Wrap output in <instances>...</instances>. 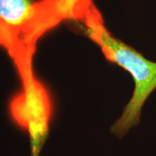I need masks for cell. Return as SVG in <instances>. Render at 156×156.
Masks as SVG:
<instances>
[{
	"label": "cell",
	"mask_w": 156,
	"mask_h": 156,
	"mask_svg": "<svg viewBox=\"0 0 156 156\" xmlns=\"http://www.w3.org/2000/svg\"><path fill=\"white\" fill-rule=\"evenodd\" d=\"M83 25L87 36L101 48L107 61L123 68L133 78L134 89L131 99L111 127V132L121 139L139 124L142 107L156 90V62L147 59L113 36L105 27L102 17H90Z\"/></svg>",
	"instance_id": "1"
},
{
	"label": "cell",
	"mask_w": 156,
	"mask_h": 156,
	"mask_svg": "<svg viewBox=\"0 0 156 156\" xmlns=\"http://www.w3.org/2000/svg\"><path fill=\"white\" fill-rule=\"evenodd\" d=\"M64 20L58 0H0V46L36 48L38 39Z\"/></svg>",
	"instance_id": "2"
},
{
	"label": "cell",
	"mask_w": 156,
	"mask_h": 156,
	"mask_svg": "<svg viewBox=\"0 0 156 156\" xmlns=\"http://www.w3.org/2000/svg\"><path fill=\"white\" fill-rule=\"evenodd\" d=\"M34 53L17 52L10 56L20 77L23 89L12 98V118L30 136L32 156H38L48 134L52 103L47 90L33 69Z\"/></svg>",
	"instance_id": "3"
},
{
	"label": "cell",
	"mask_w": 156,
	"mask_h": 156,
	"mask_svg": "<svg viewBox=\"0 0 156 156\" xmlns=\"http://www.w3.org/2000/svg\"><path fill=\"white\" fill-rule=\"evenodd\" d=\"M66 20L80 21L101 15L93 0H58Z\"/></svg>",
	"instance_id": "4"
}]
</instances>
